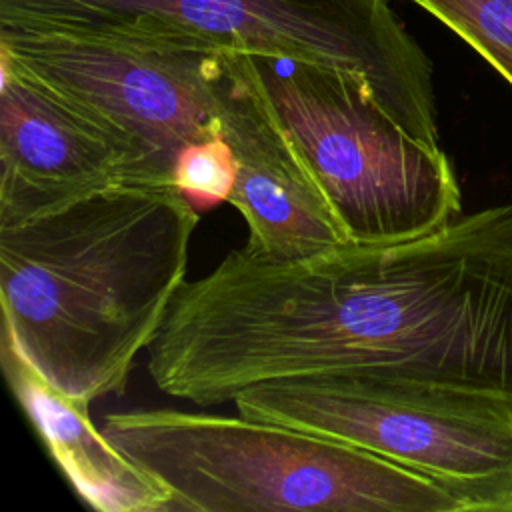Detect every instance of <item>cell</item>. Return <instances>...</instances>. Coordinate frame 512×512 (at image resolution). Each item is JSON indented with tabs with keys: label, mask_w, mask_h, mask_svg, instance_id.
Here are the masks:
<instances>
[{
	"label": "cell",
	"mask_w": 512,
	"mask_h": 512,
	"mask_svg": "<svg viewBox=\"0 0 512 512\" xmlns=\"http://www.w3.org/2000/svg\"><path fill=\"white\" fill-rule=\"evenodd\" d=\"M146 366L158 390L202 408L262 382L356 372L512 404V204L296 260L232 250L180 286Z\"/></svg>",
	"instance_id": "1"
},
{
	"label": "cell",
	"mask_w": 512,
	"mask_h": 512,
	"mask_svg": "<svg viewBox=\"0 0 512 512\" xmlns=\"http://www.w3.org/2000/svg\"><path fill=\"white\" fill-rule=\"evenodd\" d=\"M196 224L176 186L118 182L0 226L2 344L64 396L122 394L186 282Z\"/></svg>",
	"instance_id": "2"
},
{
	"label": "cell",
	"mask_w": 512,
	"mask_h": 512,
	"mask_svg": "<svg viewBox=\"0 0 512 512\" xmlns=\"http://www.w3.org/2000/svg\"><path fill=\"white\" fill-rule=\"evenodd\" d=\"M102 430L170 488L172 512H464L422 472L242 414L138 408L108 414Z\"/></svg>",
	"instance_id": "3"
},
{
	"label": "cell",
	"mask_w": 512,
	"mask_h": 512,
	"mask_svg": "<svg viewBox=\"0 0 512 512\" xmlns=\"http://www.w3.org/2000/svg\"><path fill=\"white\" fill-rule=\"evenodd\" d=\"M0 28L150 38L344 70L406 134L440 148L432 64L388 0H0Z\"/></svg>",
	"instance_id": "4"
},
{
	"label": "cell",
	"mask_w": 512,
	"mask_h": 512,
	"mask_svg": "<svg viewBox=\"0 0 512 512\" xmlns=\"http://www.w3.org/2000/svg\"><path fill=\"white\" fill-rule=\"evenodd\" d=\"M238 414L326 436L422 472L464 512H512V404L384 374H316L234 396Z\"/></svg>",
	"instance_id": "5"
},
{
	"label": "cell",
	"mask_w": 512,
	"mask_h": 512,
	"mask_svg": "<svg viewBox=\"0 0 512 512\" xmlns=\"http://www.w3.org/2000/svg\"><path fill=\"white\" fill-rule=\"evenodd\" d=\"M252 58L348 242H404L460 216L444 150L406 134L356 76L294 58Z\"/></svg>",
	"instance_id": "6"
},
{
	"label": "cell",
	"mask_w": 512,
	"mask_h": 512,
	"mask_svg": "<svg viewBox=\"0 0 512 512\" xmlns=\"http://www.w3.org/2000/svg\"><path fill=\"white\" fill-rule=\"evenodd\" d=\"M0 54L128 140L146 184L174 186L184 148L222 136L234 50L0 28Z\"/></svg>",
	"instance_id": "7"
},
{
	"label": "cell",
	"mask_w": 512,
	"mask_h": 512,
	"mask_svg": "<svg viewBox=\"0 0 512 512\" xmlns=\"http://www.w3.org/2000/svg\"><path fill=\"white\" fill-rule=\"evenodd\" d=\"M0 226L118 182H142L118 132L0 54Z\"/></svg>",
	"instance_id": "8"
},
{
	"label": "cell",
	"mask_w": 512,
	"mask_h": 512,
	"mask_svg": "<svg viewBox=\"0 0 512 512\" xmlns=\"http://www.w3.org/2000/svg\"><path fill=\"white\" fill-rule=\"evenodd\" d=\"M220 124L236 162L228 202L248 226V254L296 260L348 244L302 152L278 120L252 54L236 52Z\"/></svg>",
	"instance_id": "9"
},
{
	"label": "cell",
	"mask_w": 512,
	"mask_h": 512,
	"mask_svg": "<svg viewBox=\"0 0 512 512\" xmlns=\"http://www.w3.org/2000/svg\"><path fill=\"white\" fill-rule=\"evenodd\" d=\"M10 390L28 414L50 456L78 492L100 512H172L170 488L134 462L88 414V404L38 378L2 344Z\"/></svg>",
	"instance_id": "10"
},
{
	"label": "cell",
	"mask_w": 512,
	"mask_h": 512,
	"mask_svg": "<svg viewBox=\"0 0 512 512\" xmlns=\"http://www.w3.org/2000/svg\"><path fill=\"white\" fill-rule=\"evenodd\" d=\"M438 18L512 84V0H410Z\"/></svg>",
	"instance_id": "11"
},
{
	"label": "cell",
	"mask_w": 512,
	"mask_h": 512,
	"mask_svg": "<svg viewBox=\"0 0 512 512\" xmlns=\"http://www.w3.org/2000/svg\"><path fill=\"white\" fill-rule=\"evenodd\" d=\"M234 182V154L222 136L190 144L184 148L174 168V186L194 206L228 200Z\"/></svg>",
	"instance_id": "12"
}]
</instances>
